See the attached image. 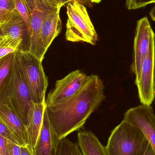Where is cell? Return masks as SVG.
<instances>
[{
    "label": "cell",
    "instance_id": "obj_3",
    "mask_svg": "<svg viewBox=\"0 0 155 155\" xmlns=\"http://www.w3.org/2000/svg\"><path fill=\"white\" fill-rule=\"evenodd\" d=\"M15 56L20 72L29 88L33 102L41 104L45 102L48 80L42 61L28 51L18 50L15 52Z\"/></svg>",
    "mask_w": 155,
    "mask_h": 155
},
{
    "label": "cell",
    "instance_id": "obj_20",
    "mask_svg": "<svg viewBox=\"0 0 155 155\" xmlns=\"http://www.w3.org/2000/svg\"><path fill=\"white\" fill-rule=\"evenodd\" d=\"M15 11L14 0H0V26L11 18Z\"/></svg>",
    "mask_w": 155,
    "mask_h": 155
},
{
    "label": "cell",
    "instance_id": "obj_12",
    "mask_svg": "<svg viewBox=\"0 0 155 155\" xmlns=\"http://www.w3.org/2000/svg\"><path fill=\"white\" fill-rule=\"evenodd\" d=\"M59 143L51 128L45 108L41 131L33 154V155H57Z\"/></svg>",
    "mask_w": 155,
    "mask_h": 155
},
{
    "label": "cell",
    "instance_id": "obj_19",
    "mask_svg": "<svg viewBox=\"0 0 155 155\" xmlns=\"http://www.w3.org/2000/svg\"><path fill=\"white\" fill-rule=\"evenodd\" d=\"M57 155H82L79 145L65 137L61 140L58 146Z\"/></svg>",
    "mask_w": 155,
    "mask_h": 155
},
{
    "label": "cell",
    "instance_id": "obj_21",
    "mask_svg": "<svg viewBox=\"0 0 155 155\" xmlns=\"http://www.w3.org/2000/svg\"><path fill=\"white\" fill-rule=\"evenodd\" d=\"M14 1L16 11L24 21L31 36V25L30 13L25 0H14Z\"/></svg>",
    "mask_w": 155,
    "mask_h": 155
},
{
    "label": "cell",
    "instance_id": "obj_24",
    "mask_svg": "<svg viewBox=\"0 0 155 155\" xmlns=\"http://www.w3.org/2000/svg\"><path fill=\"white\" fill-rule=\"evenodd\" d=\"M6 146L10 155H21V146L9 140L7 141Z\"/></svg>",
    "mask_w": 155,
    "mask_h": 155
},
{
    "label": "cell",
    "instance_id": "obj_18",
    "mask_svg": "<svg viewBox=\"0 0 155 155\" xmlns=\"http://www.w3.org/2000/svg\"><path fill=\"white\" fill-rule=\"evenodd\" d=\"M15 53L10 54L0 59V96L10 78Z\"/></svg>",
    "mask_w": 155,
    "mask_h": 155
},
{
    "label": "cell",
    "instance_id": "obj_14",
    "mask_svg": "<svg viewBox=\"0 0 155 155\" xmlns=\"http://www.w3.org/2000/svg\"><path fill=\"white\" fill-rule=\"evenodd\" d=\"M0 33L23 43L25 49L29 51L30 35L24 21L15 11L12 17L0 26Z\"/></svg>",
    "mask_w": 155,
    "mask_h": 155
},
{
    "label": "cell",
    "instance_id": "obj_5",
    "mask_svg": "<svg viewBox=\"0 0 155 155\" xmlns=\"http://www.w3.org/2000/svg\"><path fill=\"white\" fill-rule=\"evenodd\" d=\"M68 15L66 40L72 42L87 43L95 45L98 35L90 20L86 8L79 0H72L67 5Z\"/></svg>",
    "mask_w": 155,
    "mask_h": 155
},
{
    "label": "cell",
    "instance_id": "obj_4",
    "mask_svg": "<svg viewBox=\"0 0 155 155\" xmlns=\"http://www.w3.org/2000/svg\"><path fill=\"white\" fill-rule=\"evenodd\" d=\"M0 102L7 105L25 125H27V114L34 103L29 88L20 72L15 53L10 78L0 96Z\"/></svg>",
    "mask_w": 155,
    "mask_h": 155
},
{
    "label": "cell",
    "instance_id": "obj_30",
    "mask_svg": "<svg viewBox=\"0 0 155 155\" xmlns=\"http://www.w3.org/2000/svg\"><path fill=\"white\" fill-rule=\"evenodd\" d=\"M59 1H60L61 3L63 4L64 5H67L70 2L72 1V0H59Z\"/></svg>",
    "mask_w": 155,
    "mask_h": 155
},
{
    "label": "cell",
    "instance_id": "obj_34",
    "mask_svg": "<svg viewBox=\"0 0 155 155\" xmlns=\"http://www.w3.org/2000/svg\"><path fill=\"white\" fill-rule=\"evenodd\" d=\"M153 3H155V0H154V2Z\"/></svg>",
    "mask_w": 155,
    "mask_h": 155
},
{
    "label": "cell",
    "instance_id": "obj_7",
    "mask_svg": "<svg viewBox=\"0 0 155 155\" xmlns=\"http://www.w3.org/2000/svg\"><path fill=\"white\" fill-rule=\"evenodd\" d=\"M25 2L31 19L29 52L42 62L45 54L44 52L41 40L42 25L46 15L55 7L51 6L41 0H25Z\"/></svg>",
    "mask_w": 155,
    "mask_h": 155
},
{
    "label": "cell",
    "instance_id": "obj_6",
    "mask_svg": "<svg viewBox=\"0 0 155 155\" xmlns=\"http://www.w3.org/2000/svg\"><path fill=\"white\" fill-rule=\"evenodd\" d=\"M90 76L76 70L57 80L54 88L48 94L45 100L46 107L62 104L74 97L86 84Z\"/></svg>",
    "mask_w": 155,
    "mask_h": 155
},
{
    "label": "cell",
    "instance_id": "obj_26",
    "mask_svg": "<svg viewBox=\"0 0 155 155\" xmlns=\"http://www.w3.org/2000/svg\"><path fill=\"white\" fill-rule=\"evenodd\" d=\"M41 1L54 7H56L61 4H62L60 2L59 0H41Z\"/></svg>",
    "mask_w": 155,
    "mask_h": 155
},
{
    "label": "cell",
    "instance_id": "obj_23",
    "mask_svg": "<svg viewBox=\"0 0 155 155\" xmlns=\"http://www.w3.org/2000/svg\"><path fill=\"white\" fill-rule=\"evenodd\" d=\"M0 135L5 137V139L15 143L18 144L15 137L13 135L10 130H9L5 124L0 118ZM19 145V144H18Z\"/></svg>",
    "mask_w": 155,
    "mask_h": 155
},
{
    "label": "cell",
    "instance_id": "obj_29",
    "mask_svg": "<svg viewBox=\"0 0 155 155\" xmlns=\"http://www.w3.org/2000/svg\"><path fill=\"white\" fill-rule=\"evenodd\" d=\"M150 15L152 20L155 21V6L151 10L150 12Z\"/></svg>",
    "mask_w": 155,
    "mask_h": 155
},
{
    "label": "cell",
    "instance_id": "obj_16",
    "mask_svg": "<svg viewBox=\"0 0 155 155\" xmlns=\"http://www.w3.org/2000/svg\"><path fill=\"white\" fill-rule=\"evenodd\" d=\"M78 141L83 155H108L106 147L91 131H79Z\"/></svg>",
    "mask_w": 155,
    "mask_h": 155
},
{
    "label": "cell",
    "instance_id": "obj_33",
    "mask_svg": "<svg viewBox=\"0 0 155 155\" xmlns=\"http://www.w3.org/2000/svg\"><path fill=\"white\" fill-rule=\"evenodd\" d=\"M102 1V0H92V3H99Z\"/></svg>",
    "mask_w": 155,
    "mask_h": 155
},
{
    "label": "cell",
    "instance_id": "obj_2",
    "mask_svg": "<svg viewBox=\"0 0 155 155\" xmlns=\"http://www.w3.org/2000/svg\"><path fill=\"white\" fill-rule=\"evenodd\" d=\"M149 143L139 128L123 120L112 131L106 148L108 155H143Z\"/></svg>",
    "mask_w": 155,
    "mask_h": 155
},
{
    "label": "cell",
    "instance_id": "obj_9",
    "mask_svg": "<svg viewBox=\"0 0 155 155\" xmlns=\"http://www.w3.org/2000/svg\"><path fill=\"white\" fill-rule=\"evenodd\" d=\"M124 120L140 129L155 152V114L151 106L139 105L128 109Z\"/></svg>",
    "mask_w": 155,
    "mask_h": 155
},
{
    "label": "cell",
    "instance_id": "obj_8",
    "mask_svg": "<svg viewBox=\"0 0 155 155\" xmlns=\"http://www.w3.org/2000/svg\"><path fill=\"white\" fill-rule=\"evenodd\" d=\"M155 37L151 40L149 50L142 63L139 73L136 75L135 84L142 104L151 106L155 99L154 87Z\"/></svg>",
    "mask_w": 155,
    "mask_h": 155
},
{
    "label": "cell",
    "instance_id": "obj_22",
    "mask_svg": "<svg viewBox=\"0 0 155 155\" xmlns=\"http://www.w3.org/2000/svg\"><path fill=\"white\" fill-rule=\"evenodd\" d=\"M153 2L154 0H126V6L128 10H135Z\"/></svg>",
    "mask_w": 155,
    "mask_h": 155
},
{
    "label": "cell",
    "instance_id": "obj_13",
    "mask_svg": "<svg viewBox=\"0 0 155 155\" xmlns=\"http://www.w3.org/2000/svg\"><path fill=\"white\" fill-rule=\"evenodd\" d=\"M64 6L61 4L45 17L41 30V40L43 49L46 53L54 39L61 31L62 22L60 18L61 8Z\"/></svg>",
    "mask_w": 155,
    "mask_h": 155
},
{
    "label": "cell",
    "instance_id": "obj_1",
    "mask_svg": "<svg viewBox=\"0 0 155 155\" xmlns=\"http://www.w3.org/2000/svg\"><path fill=\"white\" fill-rule=\"evenodd\" d=\"M104 89L100 78L91 75L74 97L62 104L46 107L50 125L58 142L84 125L105 98Z\"/></svg>",
    "mask_w": 155,
    "mask_h": 155
},
{
    "label": "cell",
    "instance_id": "obj_17",
    "mask_svg": "<svg viewBox=\"0 0 155 155\" xmlns=\"http://www.w3.org/2000/svg\"><path fill=\"white\" fill-rule=\"evenodd\" d=\"M18 50L26 51L23 43L0 33V59Z\"/></svg>",
    "mask_w": 155,
    "mask_h": 155
},
{
    "label": "cell",
    "instance_id": "obj_28",
    "mask_svg": "<svg viewBox=\"0 0 155 155\" xmlns=\"http://www.w3.org/2000/svg\"><path fill=\"white\" fill-rule=\"evenodd\" d=\"M143 155H155V152L150 144L147 146V148Z\"/></svg>",
    "mask_w": 155,
    "mask_h": 155
},
{
    "label": "cell",
    "instance_id": "obj_32",
    "mask_svg": "<svg viewBox=\"0 0 155 155\" xmlns=\"http://www.w3.org/2000/svg\"><path fill=\"white\" fill-rule=\"evenodd\" d=\"M154 94H155V52L154 57Z\"/></svg>",
    "mask_w": 155,
    "mask_h": 155
},
{
    "label": "cell",
    "instance_id": "obj_15",
    "mask_svg": "<svg viewBox=\"0 0 155 155\" xmlns=\"http://www.w3.org/2000/svg\"><path fill=\"white\" fill-rule=\"evenodd\" d=\"M46 107L45 101L41 104L34 103L27 114L26 128L29 138L28 147L32 153L41 131Z\"/></svg>",
    "mask_w": 155,
    "mask_h": 155
},
{
    "label": "cell",
    "instance_id": "obj_10",
    "mask_svg": "<svg viewBox=\"0 0 155 155\" xmlns=\"http://www.w3.org/2000/svg\"><path fill=\"white\" fill-rule=\"evenodd\" d=\"M155 37V33L147 16L137 21L131 65V70L135 75L139 73L142 63L148 52L151 40Z\"/></svg>",
    "mask_w": 155,
    "mask_h": 155
},
{
    "label": "cell",
    "instance_id": "obj_25",
    "mask_svg": "<svg viewBox=\"0 0 155 155\" xmlns=\"http://www.w3.org/2000/svg\"><path fill=\"white\" fill-rule=\"evenodd\" d=\"M7 140L0 135V155H10L6 146Z\"/></svg>",
    "mask_w": 155,
    "mask_h": 155
},
{
    "label": "cell",
    "instance_id": "obj_27",
    "mask_svg": "<svg viewBox=\"0 0 155 155\" xmlns=\"http://www.w3.org/2000/svg\"><path fill=\"white\" fill-rule=\"evenodd\" d=\"M21 155H33V153L31 152L28 146L21 147Z\"/></svg>",
    "mask_w": 155,
    "mask_h": 155
},
{
    "label": "cell",
    "instance_id": "obj_11",
    "mask_svg": "<svg viewBox=\"0 0 155 155\" xmlns=\"http://www.w3.org/2000/svg\"><path fill=\"white\" fill-rule=\"evenodd\" d=\"M0 118L14 136L19 145L29 146L26 126L17 114L6 104L0 102Z\"/></svg>",
    "mask_w": 155,
    "mask_h": 155
},
{
    "label": "cell",
    "instance_id": "obj_31",
    "mask_svg": "<svg viewBox=\"0 0 155 155\" xmlns=\"http://www.w3.org/2000/svg\"><path fill=\"white\" fill-rule=\"evenodd\" d=\"M81 2L83 3V4H87L92 3V0H79Z\"/></svg>",
    "mask_w": 155,
    "mask_h": 155
}]
</instances>
